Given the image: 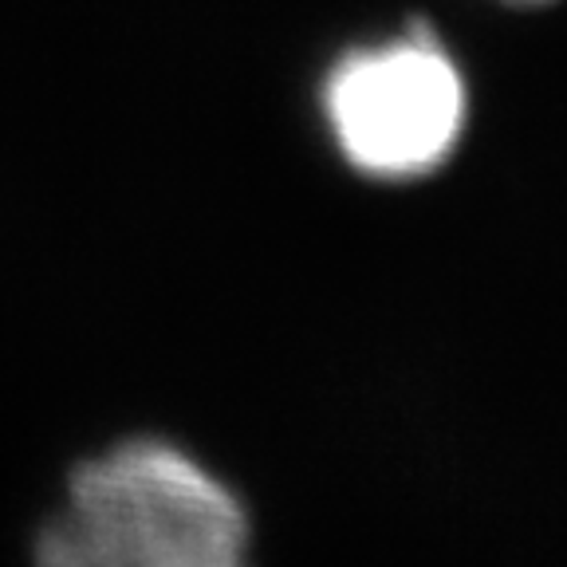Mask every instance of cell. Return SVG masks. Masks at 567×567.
I'll use <instances>...</instances> for the list:
<instances>
[{
  "mask_svg": "<svg viewBox=\"0 0 567 567\" xmlns=\"http://www.w3.org/2000/svg\"><path fill=\"white\" fill-rule=\"evenodd\" d=\"M40 567H248L240 501L169 442L138 437L71 473Z\"/></svg>",
  "mask_w": 567,
  "mask_h": 567,
  "instance_id": "6da1fadb",
  "label": "cell"
},
{
  "mask_svg": "<svg viewBox=\"0 0 567 567\" xmlns=\"http://www.w3.org/2000/svg\"><path fill=\"white\" fill-rule=\"evenodd\" d=\"M339 158L371 182H417L453 158L470 126V83L430 24L347 48L319 83Z\"/></svg>",
  "mask_w": 567,
  "mask_h": 567,
  "instance_id": "7a4b0ae2",
  "label": "cell"
},
{
  "mask_svg": "<svg viewBox=\"0 0 567 567\" xmlns=\"http://www.w3.org/2000/svg\"><path fill=\"white\" fill-rule=\"evenodd\" d=\"M501 4H513V9H544V4H556V0H501Z\"/></svg>",
  "mask_w": 567,
  "mask_h": 567,
  "instance_id": "3957f363",
  "label": "cell"
}]
</instances>
